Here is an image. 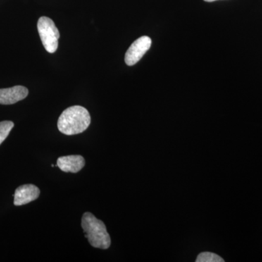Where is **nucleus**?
<instances>
[{
    "label": "nucleus",
    "instance_id": "obj_1",
    "mask_svg": "<svg viewBox=\"0 0 262 262\" xmlns=\"http://www.w3.org/2000/svg\"><path fill=\"white\" fill-rule=\"evenodd\" d=\"M91 121V115L85 108L81 106H71L60 115L58 128L65 135H76L87 130Z\"/></svg>",
    "mask_w": 262,
    "mask_h": 262
},
{
    "label": "nucleus",
    "instance_id": "obj_2",
    "mask_svg": "<svg viewBox=\"0 0 262 262\" xmlns=\"http://www.w3.org/2000/svg\"><path fill=\"white\" fill-rule=\"evenodd\" d=\"M82 227L84 235L94 248L107 249L111 246V238L102 221L90 212L82 215Z\"/></svg>",
    "mask_w": 262,
    "mask_h": 262
},
{
    "label": "nucleus",
    "instance_id": "obj_3",
    "mask_svg": "<svg viewBox=\"0 0 262 262\" xmlns=\"http://www.w3.org/2000/svg\"><path fill=\"white\" fill-rule=\"evenodd\" d=\"M37 29L46 51L55 53L58 49L60 34L53 20L48 17H41L38 20Z\"/></svg>",
    "mask_w": 262,
    "mask_h": 262
},
{
    "label": "nucleus",
    "instance_id": "obj_4",
    "mask_svg": "<svg viewBox=\"0 0 262 262\" xmlns=\"http://www.w3.org/2000/svg\"><path fill=\"white\" fill-rule=\"evenodd\" d=\"M151 46V39L147 36H143L136 39L128 48L125 56L127 65L134 66L140 61Z\"/></svg>",
    "mask_w": 262,
    "mask_h": 262
},
{
    "label": "nucleus",
    "instance_id": "obj_5",
    "mask_svg": "<svg viewBox=\"0 0 262 262\" xmlns=\"http://www.w3.org/2000/svg\"><path fill=\"white\" fill-rule=\"evenodd\" d=\"M40 195V190L34 184H24L17 188L14 194V205L23 206L35 201Z\"/></svg>",
    "mask_w": 262,
    "mask_h": 262
},
{
    "label": "nucleus",
    "instance_id": "obj_6",
    "mask_svg": "<svg viewBox=\"0 0 262 262\" xmlns=\"http://www.w3.org/2000/svg\"><path fill=\"white\" fill-rule=\"evenodd\" d=\"M28 94V89L24 86L0 89V104H13L27 98Z\"/></svg>",
    "mask_w": 262,
    "mask_h": 262
},
{
    "label": "nucleus",
    "instance_id": "obj_7",
    "mask_svg": "<svg viewBox=\"0 0 262 262\" xmlns=\"http://www.w3.org/2000/svg\"><path fill=\"white\" fill-rule=\"evenodd\" d=\"M85 160L81 155H69L60 157L57 160V166L66 173H78L84 168Z\"/></svg>",
    "mask_w": 262,
    "mask_h": 262
},
{
    "label": "nucleus",
    "instance_id": "obj_8",
    "mask_svg": "<svg viewBox=\"0 0 262 262\" xmlns=\"http://www.w3.org/2000/svg\"><path fill=\"white\" fill-rule=\"evenodd\" d=\"M196 262H224L223 259L219 255L211 252H203L198 255Z\"/></svg>",
    "mask_w": 262,
    "mask_h": 262
},
{
    "label": "nucleus",
    "instance_id": "obj_9",
    "mask_svg": "<svg viewBox=\"0 0 262 262\" xmlns=\"http://www.w3.org/2000/svg\"><path fill=\"white\" fill-rule=\"evenodd\" d=\"M14 127V123L11 121L0 122V145L9 135L10 131Z\"/></svg>",
    "mask_w": 262,
    "mask_h": 262
},
{
    "label": "nucleus",
    "instance_id": "obj_10",
    "mask_svg": "<svg viewBox=\"0 0 262 262\" xmlns=\"http://www.w3.org/2000/svg\"><path fill=\"white\" fill-rule=\"evenodd\" d=\"M204 1L208 2V3H211V2L216 1V0H204Z\"/></svg>",
    "mask_w": 262,
    "mask_h": 262
}]
</instances>
